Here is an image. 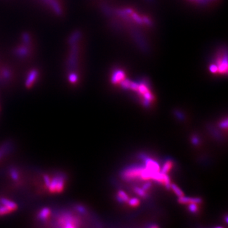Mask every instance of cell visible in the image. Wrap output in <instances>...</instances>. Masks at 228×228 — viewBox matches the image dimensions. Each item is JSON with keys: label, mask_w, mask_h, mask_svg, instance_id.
Returning <instances> with one entry per match:
<instances>
[{"label": "cell", "mask_w": 228, "mask_h": 228, "mask_svg": "<svg viewBox=\"0 0 228 228\" xmlns=\"http://www.w3.org/2000/svg\"><path fill=\"white\" fill-rule=\"evenodd\" d=\"M50 214H51V211L50 209L44 208L38 213L37 218L41 221H45L50 217Z\"/></svg>", "instance_id": "cell-9"}, {"label": "cell", "mask_w": 228, "mask_h": 228, "mask_svg": "<svg viewBox=\"0 0 228 228\" xmlns=\"http://www.w3.org/2000/svg\"><path fill=\"white\" fill-rule=\"evenodd\" d=\"M117 199L119 201L126 202L129 200V197L125 192H124L123 191H119L118 193Z\"/></svg>", "instance_id": "cell-10"}, {"label": "cell", "mask_w": 228, "mask_h": 228, "mask_svg": "<svg viewBox=\"0 0 228 228\" xmlns=\"http://www.w3.org/2000/svg\"><path fill=\"white\" fill-rule=\"evenodd\" d=\"M134 191L137 194L141 196L145 197V196H146V193L145 191L143 189H141V188H135Z\"/></svg>", "instance_id": "cell-15"}, {"label": "cell", "mask_w": 228, "mask_h": 228, "mask_svg": "<svg viewBox=\"0 0 228 228\" xmlns=\"http://www.w3.org/2000/svg\"><path fill=\"white\" fill-rule=\"evenodd\" d=\"M151 182H146V183H145V184L143 185V188H142V189H143L145 191V190H148V189L151 187Z\"/></svg>", "instance_id": "cell-19"}, {"label": "cell", "mask_w": 228, "mask_h": 228, "mask_svg": "<svg viewBox=\"0 0 228 228\" xmlns=\"http://www.w3.org/2000/svg\"><path fill=\"white\" fill-rule=\"evenodd\" d=\"M193 143H194V144H195V145L198 144V138H193Z\"/></svg>", "instance_id": "cell-21"}, {"label": "cell", "mask_w": 228, "mask_h": 228, "mask_svg": "<svg viewBox=\"0 0 228 228\" xmlns=\"http://www.w3.org/2000/svg\"><path fill=\"white\" fill-rule=\"evenodd\" d=\"M128 201H129V204L131 205V206H132V207H136V206H138V205L140 204L139 200L138 198H131Z\"/></svg>", "instance_id": "cell-14"}, {"label": "cell", "mask_w": 228, "mask_h": 228, "mask_svg": "<svg viewBox=\"0 0 228 228\" xmlns=\"http://www.w3.org/2000/svg\"><path fill=\"white\" fill-rule=\"evenodd\" d=\"M189 210L192 212H196L198 211V207L196 203H190L189 205Z\"/></svg>", "instance_id": "cell-16"}, {"label": "cell", "mask_w": 228, "mask_h": 228, "mask_svg": "<svg viewBox=\"0 0 228 228\" xmlns=\"http://www.w3.org/2000/svg\"><path fill=\"white\" fill-rule=\"evenodd\" d=\"M44 182L46 184V186H47L48 188L50 184V182H51V177L48 176V175H46L44 176Z\"/></svg>", "instance_id": "cell-18"}, {"label": "cell", "mask_w": 228, "mask_h": 228, "mask_svg": "<svg viewBox=\"0 0 228 228\" xmlns=\"http://www.w3.org/2000/svg\"><path fill=\"white\" fill-rule=\"evenodd\" d=\"M172 167V162L170 161H167L166 164L164 165L161 172L164 174H167V172L171 170Z\"/></svg>", "instance_id": "cell-11"}, {"label": "cell", "mask_w": 228, "mask_h": 228, "mask_svg": "<svg viewBox=\"0 0 228 228\" xmlns=\"http://www.w3.org/2000/svg\"><path fill=\"white\" fill-rule=\"evenodd\" d=\"M221 126L222 127L226 128V127H227V120H226L225 121H224L223 122H222V123H221Z\"/></svg>", "instance_id": "cell-20"}, {"label": "cell", "mask_w": 228, "mask_h": 228, "mask_svg": "<svg viewBox=\"0 0 228 228\" xmlns=\"http://www.w3.org/2000/svg\"><path fill=\"white\" fill-rule=\"evenodd\" d=\"M227 53L223 47L218 49L209 65V71L213 73L224 74L227 72Z\"/></svg>", "instance_id": "cell-1"}, {"label": "cell", "mask_w": 228, "mask_h": 228, "mask_svg": "<svg viewBox=\"0 0 228 228\" xmlns=\"http://www.w3.org/2000/svg\"><path fill=\"white\" fill-rule=\"evenodd\" d=\"M11 212H12V211L10 210H9L7 207L4 206V205H3V206H2V207H0V216L7 215Z\"/></svg>", "instance_id": "cell-13"}, {"label": "cell", "mask_w": 228, "mask_h": 228, "mask_svg": "<svg viewBox=\"0 0 228 228\" xmlns=\"http://www.w3.org/2000/svg\"><path fill=\"white\" fill-rule=\"evenodd\" d=\"M60 223L63 224L64 227H76L77 226L76 223H78V221L74 217L70 216H67L65 217H63L62 219H60Z\"/></svg>", "instance_id": "cell-4"}, {"label": "cell", "mask_w": 228, "mask_h": 228, "mask_svg": "<svg viewBox=\"0 0 228 228\" xmlns=\"http://www.w3.org/2000/svg\"><path fill=\"white\" fill-rule=\"evenodd\" d=\"M178 201L180 203L187 204V203H200L201 202V199L200 198H187L184 196H180L178 199Z\"/></svg>", "instance_id": "cell-5"}, {"label": "cell", "mask_w": 228, "mask_h": 228, "mask_svg": "<svg viewBox=\"0 0 228 228\" xmlns=\"http://www.w3.org/2000/svg\"><path fill=\"white\" fill-rule=\"evenodd\" d=\"M146 168L147 169H148L153 172H159V171H160V167H159L158 164L151 159L147 160L146 162Z\"/></svg>", "instance_id": "cell-8"}, {"label": "cell", "mask_w": 228, "mask_h": 228, "mask_svg": "<svg viewBox=\"0 0 228 228\" xmlns=\"http://www.w3.org/2000/svg\"><path fill=\"white\" fill-rule=\"evenodd\" d=\"M37 75H38V73L36 70H32L31 71V72L29 74L28 77L27 79L26 82V86L27 87L30 88L32 86L35 81L36 80Z\"/></svg>", "instance_id": "cell-6"}, {"label": "cell", "mask_w": 228, "mask_h": 228, "mask_svg": "<svg viewBox=\"0 0 228 228\" xmlns=\"http://www.w3.org/2000/svg\"><path fill=\"white\" fill-rule=\"evenodd\" d=\"M143 170V168L141 167H136L129 169L126 170L124 174L123 177L126 179H132L138 177H140L141 174Z\"/></svg>", "instance_id": "cell-3"}, {"label": "cell", "mask_w": 228, "mask_h": 228, "mask_svg": "<svg viewBox=\"0 0 228 228\" xmlns=\"http://www.w3.org/2000/svg\"><path fill=\"white\" fill-rule=\"evenodd\" d=\"M171 188L172 189V190L175 192V193L179 196H184V193L183 192H182L178 186H177L176 185L174 184H172L171 185Z\"/></svg>", "instance_id": "cell-12"}, {"label": "cell", "mask_w": 228, "mask_h": 228, "mask_svg": "<svg viewBox=\"0 0 228 228\" xmlns=\"http://www.w3.org/2000/svg\"><path fill=\"white\" fill-rule=\"evenodd\" d=\"M65 185V177L63 175H57L51 179L50 184L48 186L50 191L52 193H61Z\"/></svg>", "instance_id": "cell-2"}, {"label": "cell", "mask_w": 228, "mask_h": 228, "mask_svg": "<svg viewBox=\"0 0 228 228\" xmlns=\"http://www.w3.org/2000/svg\"><path fill=\"white\" fill-rule=\"evenodd\" d=\"M77 209H78V211H79L80 212H84V209L82 208V207H79L78 208H77Z\"/></svg>", "instance_id": "cell-22"}, {"label": "cell", "mask_w": 228, "mask_h": 228, "mask_svg": "<svg viewBox=\"0 0 228 228\" xmlns=\"http://www.w3.org/2000/svg\"><path fill=\"white\" fill-rule=\"evenodd\" d=\"M10 174H11V177H12L13 179L17 180L18 179V173L15 169H12L10 172Z\"/></svg>", "instance_id": "cell-17"}, {"label": "cell", "mask_w": 228, "mask_h": 228, "mask_svg": "<svg viewBox=\"0 0 228 228\" xmlns=\"http://www.w3.org/2000/svg\"><path fill=\"white\" fill-rule=\"evenodd\" d=\"M0 203H1L3 205L7 207L9 210H10L12 212L15 211L17 209V205L15 203L7 199L2 198H0Z\"/></svg>", "instance_id": "cell-7"}]
</instances>
